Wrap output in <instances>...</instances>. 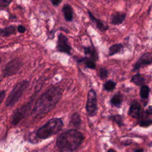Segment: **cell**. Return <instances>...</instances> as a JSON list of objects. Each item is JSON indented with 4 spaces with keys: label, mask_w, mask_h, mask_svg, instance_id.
I'll return each mask as SVG.
<instances>
[{
    "label": "cell",
    "mask_w": 152,
    "mask_h": 152,
    "mask_svg": "<svg viewBox=\"0 0 152 152\" xmlns=\"http://www.w3.org/2000/svg\"><path fill=\"white\" fill-rule=\"evenodd\" d=\"M62 0H51V2L53 5L56 6L58 5L62 2Z\"/></svg>",
    "instance_id": "obj_29"
},
{
    "label": "cell",
    "mask_w": 152,
    "mask_h": 152,
    "mask_svg": "<svg viewBox=\"0 0 152 152\" xmlns=\"http://www.w3.org/2000/svg\"><path fill=\"white\" fill-rule=\"evenodd\" d=\"M126 18V14L117 12L112 14L111 17V23L114 25H118L123 23Z\"/></svg>",
    "instance_id": "obj_12"
},
{
    "label": "cell",
    "mask_w": 152,
    "mask_h": 152,
    "mask_svg": "<svg viewBox=\"0 0 152 152\" xmlns=\"http://www.w3.org/2000/svg\"><path fill=\"white\" fill-rule=\"evenodd\" d=\"M62 12L65 18L68 21H71L73 18V12L71 7L69 4H65L62 8Z\"/></svg>",
    "instance_id": "obj_14"
},
{
    "label": "cell",
    "mask_w": 152,
    "mask_h": 152,
    "mask_svg": "<svg viewBox=\"0 0 152 152\" xmlns=\"http://www.w3.org/2000/svg\"><path fill=\"white\" fill-rule=\"evenodd\" d=\"M131 81L137 86H142V85H144V83L145 82V79L140 74L138 73L132 76V77L131 79Z\"/></svg>",
    "instance_id": "obj_16"
},
{
    "label": "cell",
    "mask_w": 152,
    "mask_h": 152,
    "mask_svg": "<svg viewBox=\"0 0 152 152\" xmlns=\"http://www.w3.org/2000/svg\"><path fill=\"white\" fill-rule=\"evenodd\" d=\"M112 119L116 122L119 126H121L123 124L122 122V118L121 117V116L120 115H115L112 116Z\"/></svg>",
    "instance_id": "obj_25"
},
{
    "label": "cell",
    "mask_w": 152,
    "mask_h": 152,
    "mask_svg": "<svg viewBox=\"0 0 152 152\" xmlns=\"http://www.w3.org/2000/svg\"><path fill=\"white\" fill-rule=\"evenodd\" d=\"M143 151H144V150H143V149H142V148L137 149V150H135L134 151V152H143Z\"/></svg>",
    "instance_id": "obj_31"
},
{
    "label": "cell",
    "mask_w": 152,
    "mask_h": 152,
    "mask_svg": "<svg viewBox=\"0 0 152 152\" xmlns=\"http://www.w3.org/2000/svg\"><path fill=\"white\" fill-rule=\"evenodd\" d=\"M72 124L74 125V126H78L80 125V117L78 116V114L75 113L72 117V121H71Z\"/></svg>",
    "instance_id": "obj_24"
},
{
    "label": "cell",
    "mask_w": 152,
    "mask_h": 152,
    "mask_svg": "<svg viewBox=\"0 0 152 152\" xmlns=\"http://www.w3.org/2000/svg\"><path fill=\"white\" fill-rule=\"evenodd\" d=\"M80 62H84L86 67L87 68H90V69H95L96 67V63L94 62V61L92 60V59H90L89 58H83L81 60H80Z\"/></svg>",
    "instance_id": "obj_20"
},
{
    "label": "cell",
    "mask_w": 152,
    "mask_h": 152,
    "mask_svg": "<svg viewBox=\"0 0 152 152\" xmlns=\"http://www.w3.org/2000/svg\"><path fill=\"white\" fill-rule=\"evenodd\" d=\"M84 53L86 58H89L90 59H92L93 61H97L98 59V55L97 53L94 49V48L93 47H85L84 48Z\"/></svg>",
    "instance_id": "obj_13"
},
{
    "label": "cell",
    "mask_w": 152,
    "mask_h": 152,
    "mask_svg": "<svg viewBox=\"0 0 152 152\" xmlns=\"http://www.w3.org/2000/svg\"><path fill=\"white\" fill-rule=\"evenodd\" d=\"M145 113L147 114V115H151L152 114V106H149L147 110H145Z\"/></svg>",
    "instance_id": "obj_28"
},
{
    "label": "cell",
    "mask_w": 152,
    "mask_h": 152,
    "mask_svg": "<svg viewBox=\"0 0 152 152\" xmlns=\"http://www.w3.org/2000/svg\"><path fill=\"white\" fill-rule=\"evenodd\" d=\"M152 64V53L151 52H146L142 55V56L137 60L135 62L133 69V71L138 70L140 68L151 65Z\"/></svg>",
    "instance_id": "obj_8"
},
{
    "label": "cell",
    "mask_w": 152,
    "mask_h": 152,
    "mask_svg": "<svg viewBox=\"0 0 152 152\" xmlns=\"http://www.w3.org/2000/svg\"><path fill=\"white\" fill-rule=\"evenodd\" d=\"M116 84L112 80H109L104 84V89L106 91H112L116 87Z\"/></svg>",
    "instance_id": "obj_21"
},
{
    "label": "cell",
    "mask_w": 152,
    "mask_h": 152,
    "mask_svg": "<svg viewBox=\"0 0 152 152\" xmlns=\"http://www.w3.org/2000/svg\"><path fill=\"white\" fill-rule=\"evenodd\" d=\"M141 105L137 102L134 101L132 103L128 110V115L134 118H138L140 115Z\"/></svg>",
    "instance_id": "obj_10"
},
{
    "label": "cell",
    "mask_w": 152,
    "mask_h": 152,
    "mask_svg": "<svg viewBox=\"0 0 152 152\" xmlns=\"http://www.w3.org/2000/svg\"><path fill=\"white\" fill-rule=\"evenodd\" d=\"M62 97V90L58 87H51L42 94L37 100L31 114L33 118L43 116L50 112Z\"/></svg>",
    "instance_id": "obj_1"
},
{
    "label": "cell",
    "mask_w": 152,
    "mask_h": 152,
    "mask_svg": "<svg viewBox=\"0 0 152 152\" xmlns=\"http://www.w3.org/2000/svg\"><path fill=\"white\" fill-rule=\"evenodd\" d=\"M84 139V135L80 132L75 129H70L58 137L56 145L62 151H73L81 145Z\"/></svg>",
    "instance_id": "obj_2"
},
{
    "label": "cell",
    "mask_w": 152,
    "mask_h": 152,
    "mask_svg": "<svg viewBox=\"0 0 152 152\" xmlns=\"http://www.w3.org/2000/svg\"><path fill=\"white\" fill-rule=\"evenodd\" d=\"M57 49L58 51L71 54V47L68 43V39L62 33H60L58 37Z\"/></svg>",
    "instance_id": "obj_7"
},
{
    "label": "cell",
    "mask_w": 152,
    "mask_h": 152,
    "mask_svg": "<svg viewBox=\"0 0 152 152\" xmlns=\"http://www.w3.org/2000/svg\"><path fill=\"white\" fill-rule=\"evenodd\" d=\"M108 75V71L105 68H100L99 70V76L101 79L103 80L107 78Z\"/></svg>",
    "instance_id": "obj_22"
},
{
    "label": "cell",
    "mask_w": 152,
    "mask_h": 152,
    "mask_svg": "<svg viewBox=\"0 0 152 152\" xmlns=\"http://www.w3.org/2000/svg\"><path fill=\"white\" fill-rule=\"evenodd\" d=\"M88 14L89 15L90 18L91 19L92 23L96 26V27L101 31H106L108 27L107 26H106L103 22H102L100 20L96 18L95 17L93 16V15L91 14L90 11H88Z\"/></svg>",
    "instance_id": "obj_11"
},
{
    "label": "cell",
    "mask_w": 152,
    "mask_h": 152,
    "mask_svg": "<svg viewBox=\"0 0 152 152\" xmlns=\"http://www.w3.org/2000/svg\"><path fill=\"white\" fill-rule=\"evenodd\" d=\"M86 107L87 112L90 116H94L96 114L97 109V96L96 93L93 89L90 90L88 93Z\"/></svg>",
    "instance_id": "obj_5"
},
{
    "label": "cell",
    "mask_w": 152,
    "mask_h": 152,
    "mask_svg": "<svg viewBox=\"0 0 152 152\" xmlns=\"http://www.w3.org/2000/svg\"><path fill=\"white\" fill-rule=\"evenodd\" d=\"M12 0H0V5L2 7H7L10 5Z\"/></svg>",
    "instance_id": "obj_26"
},
{
    "label": "cell",
    "mask_w": 152,
    "mask_h": 152,
    "mask_svg": "<svg viewBox=\"0 0 152 152\" xmlns=\"http://www.w3.org/2000/svg\"><path fill=\"white\" fill-rule=\"evenodd\" d=\"M151 125H152V119L142 120L139 123V125L141 127H148Z\"/></svg>",
    "instance_id": "obj_23"
},
{
    "label": "cell",
    "mask_w": 152,
    "mask_h": 152,
    "mask_svg": "<svg viewBox=\"0 0 152 152\" xmlns=\"http://www.w3.org/2000/svg\"><path fill=\"white\" fill-rule=\"evenodd\" d=\"M28 110V105L23 106L21 108L18 109L13 115L12 118V122L13 124L16 125L24 116Z\"/></svg>",
    "instance_id": "obj_9"
},
{
    "label": "cell",
    "mask_w": 152,
    "mask_h": 152,
    "mask_svg": "<svg viewBox=\"0 0 152 152\" xmlns=\"http://www.w3.org/2000/svg\"><path fill=\"white\" fill-rule=\"evenodd\" d=\"M17 29H18V31L19 33H24V32L26 31V28H25V27L23 26H22V25H19V26H18Z\"/></svg>",
    "instance_id": "obj_27"
},
{
    "label": "cell",
    "mask_w": 152,
    "mask_h": 152,
    "mask_svg": "<svg viewBox=\"0 0 152 152\" xmlns=\"http://www.w3.org/2000/svg\"><path fill=\"white\" fill-rule=\"evenodd\" d=\"M22 62L17 59H14L10 61L4 68V77H8L17 74L20 68L22 67Z\"/></svg>",
    "instance_id": "obj_6"
},
{
    "label": "cell",
    "mask_w": 152,
    "mask_h": 152,
    "mask_svg": "<svg viewBox=\"0 0 152 152\" xmlns=\"http://www.w3.org/2000/svg\"><path fill=\"white\" fill-rule=\"evenodd\" d=\"M63 125V121L61 118L50 119L43 126L37 131L36 135L42 139L48 138L59 132Z\"/></svg>",
    "instance_id": "obj_3"
},
{
    "label": "cell",
    "mask_w": 152,
    "mask_h": 152,
    "mask_svg": "<svg viewBox=\"0 0 152 152\" xmlns=\"http://www.w3.org/2000/svg\"><path fill=\"white\" fill-rule=\"evenodd\" d=\"M150 90V88L146 85H142L141 87L140 91V96L141 99H146L148 98Z\"/></svg>",
    "instance_id": "obj_19"
},
{
    "label": "cell",
    "mask_w": 152,
    "mask_h": 152,
    "mask_svg": "<svg viewBox=\"0 0 152 152\" xmlns=\"http://www.w3.org/2000/svg\"><path fill=\"white\" fill-rule=\"evenodd\" d=\"M107 152H116V151L114 150H113V149H109V150H107Z\"/></svg>",
    "instance_id": "obj_32"
},
{
    "label": "cell",
    "mask_w": 152,
    "mask_h": 152,
    "mask_svg": "<svg viewBox=\"0 0 152 152\" xmlns=\"http://www.w3.org/2000/svg\"><path fill=\"white\" fill-rule=\"evenodd\" d=\"M123 46L121 43H116L112 45L109 49V56H112L119 52L123 49Z\"/></svg>",
    "instance_id": "obj_15"
},
{
    "label": "cell",
    "mask_w": 152,
    "mask_h": 152,
    "mask_svg": "<svg viewBox=\"0 0 152 152\" xmlns=\"http://www.w3.org/2000/svg\"><path fill=\"white\" fill-rule=\"evenodd\" d=\"M122 102V96L119 93H118L114 95L110 100L111 104L113 106L117 107H119L121 106Z\"/></svg>",
    "instance_id": "obj_18"
},
{
    "label": "cell",
    "mask_w": 152,
    "mask_h": 152,
    "mask_svg": "<svg viewBox=\"0 0 152 152\" xmlns=\"http://www.w3.org/2000/svg\"><path fill=\"white\" fill-rule=\"evenodd\" d=\"M15 32V28L14 26H10L1 30V35L3 37L8 36L14 34Z\"/></svg>",
    "instance_id": "obj_17"
},
{
    "label": "cell",
    "mask_w": 152,
    "mask_h": 152,
    "mask_svg": "<svg viewBox=\"0 0 152 152\" xmlns=\"http://www.w3.org/2000/svg\"><path fill=\"white\" fill-rule=\"evenodd\" d=\"M5 92L4 91H2L1 92V95H0V97H1V102H2L4 97H5Z\"/></svg>",
    "instance_id": "obj_30"
},
{
    "label": "cell",
    "mask_w": 152,
    "mask_h": 152,
    "mask_svg": "<svg viewBox=\"0 0 152 152\" xmlns=\"http://www.w3.org/2000/svg\"><path fill=\"white\" fill-rule=\"evenodd\" d=\"M29 84L30 83L27 80H23L18 83L8 96L6 100V106H11L14 105L21 97Z\"/></svg>",
    "instance_id": "obj_4"
}]
</instances>
